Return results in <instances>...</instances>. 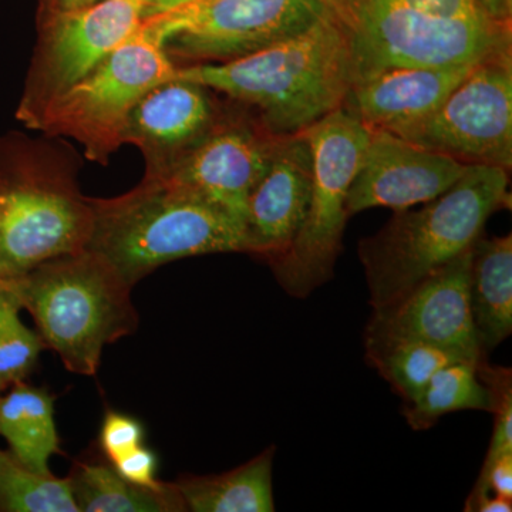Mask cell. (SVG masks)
<instances>
[{"label": "cell", "mask_w": 512, "mask_h": 512, "mask_svg": "<svg viewBox=\"0 0 512 512\" xmlns=\"http://www.w3.org/2000/svg\"><path fill=\"white\" fill-rule=\"evenodd\" d=\"M175 77L248 107L275 136L302 133L340 109L353 82L348 35L333 9L266 49L232 62L180 67Z\"/></svg>", "instance_id": "1"}, {"label": "cell", "mask_w": 512, "mask_h": 512, "mask_svg": "<svg viewBox=\"0 0 512 512\" xmlns=\"http://www.w3.org/2000/svg\"><path fill=\"white\" fill-rule=\"evenodd\" d=\"M87 248L134 286L161 265L208 254L245 252V227L200 195L163 178L143 181L120 197L92 198Z\"/></svg>", "instance_id": "2"}, {"label": "cell", "mask_w": 512, "mask_h": 512, "mask_svg": "<svg viewBox=\"0 0 512 512\" xmlns=\"http://www.w3.org/2000/svg\"><path fill=\"white\" fill-rule=\"evenodd\" d=\"M508 171L470 165L450 190L419 210L394 211L390 221L357 247L369 305L382 308L473 249L494 212L510 207Z\"/></svg>", "instance_id": "3"}, {"label": "cell", "mask_w": 512, "mask_h": 512, "mask_svg": "<svg viewBox=\"0 0 512 512\" xmlns=\"http://www.w3.org/2000/svg\"><path fill=\"white\" fill-rule=\"evenodd\" d=\"M10 282L46 348L77 375H96L104 348L136 332L140 323L133 286L89 248L49 259Z\"/></svg>", "instance_id": "4"}, {"label": "cell", "mask_w": 512, "mask_h": 512, "mask_svg": "<svg viewBox=\"0 0 512 512\" xmlns=\"http://www.w3.org/2000/svg\"><path fill=\"white\" fill-rule=\"evenodd\" d=\"M30 144L22 163L0 178V279L22 278L36 266L89 245L92 198L77 185V160L67 147Z\"/></svg>", "instance_id": "5"}, {"label": "cell", "mask_w": 512, "mask_h": 512, "mask_svg": "<svg viewBox=\"0 0 512 512\" xmlns=\"http://www.w3.org/2000/svg\"><path fill=\"white\" fill-rule=\"evenodd\" d=\"M335 10L348 35L353 83L396 67L476 64L511 50V23L454 20L400 0H342Z\"/></svg>", "instance_id": "6"}, {"label": "cell", "mask_w": 512, "mask_h": 512, "mask_svg": "<svg viewBox=\"0 0 512 512\" xmlns=\"http://www.w3.org/2000/svg\"><path fill=\"white\" fill-rule=\"evenodd\" d=\"M177 67L146 29L111 52L79 82L47 101L25 124L49 137H69L84 156L106 165L124 144L128 117L144 94L174 79Z\"/></svg>", "instance_id": "7"}, {"label": "cell", "mask_w": 512, "mask_h": 512, "mask_svg": "<svg viewBox=\"0 0 512 512\" xmlns=\"http://www.w3.org/2000/svg\"><path fill=\"white\" fill-rule=\"evenodd\" d=\"M302 134L312 150L311 201L291 248L269 264L282 289L298 299L308 298L335 275L349 218L346 200L370 128L340 107Z\"/></svg>", "instance_id": "8"}, {"label": "cell", "mask_w": 512, "mask_h": 512, "mask_svg": "<svg viewBox=\"0 0 512 512\" xmlns=\"http://www.w3.org/2000/svg\"><path fill=\"white\" fill-rule=\"evenodd\" d=\"M330 10L326 0H195L141 26L180 69L252 55L311 28Z\"/></svg>", "instance_id": "9"}, {"label": "cell", "mask_w": 512, "mask_h": 512, "mask_svg": "<svg viewBox=\"0 0 512 512\" xmlns=\"http://www.w3.org/2000/svg\"><path fill=\"white\" fill-rule=\"evenodd\" d=\"M394 134L464 164L510 171L511 50L478 62L429 117Z\"/></svg>", "instance_id": "10"}, {"label": "cell", "mask_w": 512, "mask_h": 512, "mask_svg": "<svg viewBox=\"0 0 512 512\" xmlns=\"http://www.w3.org/2000/svg\"><path fill=\"white\" fill-rule=\"evenodd\" d=\"M147 3L101 0L82 9H46L18 119L26 123L137 33Z\"/></svg>", "instance_id": "11"}, {"label": "cell", "mask_w": 512, "mask_h": 512, "mask_svg": "<svg viewBox=\"0 0 512 512\" xmlns=\"http://www.w3.org/2000/svg\"><path fill=\"white\" fill-rule=\"evenodd\" d=\"M279 137L254 111L232 101V107H222L210 133L156 178L200 195L245 227L249 195L265 173Z\"/></svg>", "instance_id": "12"}, {"label": "cell", "mask_w": 512, "mask_h": 512, "mask_svg": "<svg viewBox=\"0 0 512 512\" xmlns=\"http://www.w3.org/2000/svg\"><path fill=\"white\" fill-rule=\"evenodd\" d=\"M473 249L426 276L419 284L372 309L365 350L394 343L421 342L456 350L474 362L484 359L470 308Z\"/></svg>", "instance_id": "13"}, {"label": "cell", "mask_w": 512, "mask_h": 512, "mask_svg": "<svg viewBox=\"0 0 512 512\" xmlns=\"http://www.w3.org/2000/svg\"><path fill=\"white\" fill-rule=\"evenodd\" d=\"M468 167L390 131L370 128L346 200L349 217L370 208L402 211L434 200L450 190Z\"/></svg>", "instance_id": "14"}, {"label": "cell", "mask_w": 512, "mask_h": 512, "mask_svg": "<svg viewBox=\"0 0 512 512\" xmlns=\"http://www.w3.org/2000/svg\"><path fill=\"white\" fill-rule=\"evenodd\" d=\"M312 178V150L306 137L302 133L279 137L248 198V254L261 256L269 265L288 252L308 212Z\"/></svg>", "instance_id": "15"}, {"label": "cell", "mask_w": 512, "mask_h": 512, "mask_svg": "<svg viewBox=\"0 0 512 512\" xmlns=\"http://www.w3.org/2000/svg\"><path fill=\"white\" fill-rule=\"evenodd\" d=\"M222 107L208 87L174 77L144 94L134 106L124 144L140 148L146 175H163L210 133Z\"/></svg>", "instance_id": "16"}, {"label": "cell", "mask_w": 512, "mask_h": 512, "mask_svg": "<svg viewBox=\"0 0 512 512\" xmlns=\"http://www.w3.org/2000/svg\"><path fill=\"white\" fill-rule=\"evenodd\" d=\"M476 64L380 70L356 80L342 107L369 128L397 133L429 117Z\"/></svg>", "instance_id": "17"}, {"label": "cell", "mask_w": 512, "mask_h": 512, "mask_svg": "<svg viewBox=\"0 0 512 512\" xmlns=\"http://www.w3.org/2000/svg\"><path fill=\"white\" fill-rule=\"evenodd\" d=\"M468 291L478 343L484 353L491 352L512 333L511 234L477 239Z\"/></svg>", "instance_id": "18"}, {"label": "cell", "mask_w": 512, "mask_h": 512, "mask_svg": "<svg viewBox=\"0 0 512 512\" xmlns=\"http://www.w3.org/2000/svg\"><path fill=\"white\" fill-rule=\"evenodd\" d=\"M0 436L16 460L35 473L50 476V458L62 453L55 421V397L25 382L0 394Z\"/></svg>", "instance_id": "19"}, {"label": "cell", "mask_w": 512, "mask_h": 512, "mask_svg": "<svg viewBox=\"0 0 512 512\" xmlns=\"http://www.w3.org/2000/svg\"><path fill=\"white\" fill-rule=\"evenodd\" d=\"M275 447L262 451L228 473L218 476H184L175 483L187 511L272 512V466Z\"/></svg>", "instance_id": "20"}, {"label": "cell", "mask_w": 512, "mask_h": 512, "mask_svg": "<svg viewBox=\"0 0 512 512\" xmlns=\"http://www.w3.org/2000/svg\"><path fill=\"white\" fill-rule=\"evenodd\" d=\"M67 480L79 512L187 511L175 483L158 490L140 487L124 480L111 464L76 461Z\"/></svg>", "instance_id": "21"}, {"label": "cell", "mask_w": 512, "mask_h": 512, "mask_svg": "<svg viewBox=\"0 0 512 512\" xmlns=\"http://www.w3.org/2000/svg\"><path fill=\"white\" fill-rule=\"evenodd\" d=\"M477 363L460 360L439 370L416 397L404 402L407 424L416 431L429 430L448 413H491L490 393L477 375Z\"/></svg>", "instance_id": "22"}, {"label": "cell", "mask_w": 512, "mask_h": 512, "mask_svg": "<svg viewBox=\"0 0 512 512\" xmlns=\"http://www.w3.org/2000/svg\"><path fill=\"white\" fill-rule=\"evenodd\" d=\"M366 360L402 397L403 402L416 397L443 367L460 360L474 362L456 350L421 342L394 343L366 350Z\"/></svg>", "instance_id": "23"}, {"label": "cell", "mask_w": 512, "mask_h": 512, "mask_svg": "<svg viewBox=\"0 0 512 512\" xmlns=\"http://www.w3.org/2000/svg\"><path fill=\"white\" fill-rule=\"evenodd\" d=\"M0 511L79 512L69 480L35 473L0 450Z\"/></svg>", "instance_id": "24"}, {"label": "cell", "mask_w": 512, "mask_h": 512, "mask_svg": "<svg viewBox=\"0 0 512 512\" xmlns=\"http://www.w3.org/2000/svg\"><path fill=\"white\" fill-rule=\"evenodd\" d=\"M20 301L12 282L0 286V393L25 382L46 348L39 333L20 319Z\"/></svg>", "instance_id": "25"}, {"label": "cell", "mask_w": 512, "mask_h": 512, "mask_svg": "<svg viewBox=\"0 0 512 512\" xmlns=\"http://www.w3.org/2000/svg\"><path fill=\"white\" fill-rule=\"evenodd\" d=\"M143 423L130 414L107 412L99 434L101 451L107 460L114 461L134 448L144 446Z\"/></svg>", "instance_id": "26"}, {"label": "cell", "mask_w": 512, "mask_h": 512, "mask_svg": "<svg viewBox=\"0 0 512 512\" xmlns=\"http://www.w3.org/2000/svg\"><path fill=\"white\" fill-rule=\"evenodd\" d=\"M484 495L512 501V451L498 454L494 458H484L480 477L467 503Z\"/></svg>", "instance_id": "27"}, {"label": "cell", "mask_w": 512, "mask_h": 512, "mask_svg": "<svg viewBox=\"0 0 512 512\" xmlns=\"http://www.w3.org/2000/svg\"><path fill=\"white\" fill-rule=\"evenodd\" d=\"M110 464L128 483L153 488V490H158L164 485L157 480L158 458L150 448L144 446L134 448L124 456L111 461Z\"/></svg>", "instance_id": "28"}, {"label": "cell", "mask_w": 512, "mask_h": 512, "mask_svg": "<svg viewBox=\"0 0 512 512\" xmlns=\"http://www.w3.org/2000/svg\"><path fill=\"white\" fill-rule=\"evenodd\" d=\"M464 511L467 512H511L512 501L504 500V498L491 497V495H484V497L477 498V500L466 503Z\"/></svg>", "instance_id": "29"}, {"label": "cell", "mask_w": 512, "mask_h": 512, "mask_svg": "<svg viewBox=\"0 0 512 512\" xmlns=\"http://www.w3.org/2000/svg\"><path fill=\"white\" fill-rule=\"evenodd\" d=\"M480 3L491 18L511 23L512 0H480Z\"/></svg>", "instance_id": "30"}, {"label": "cell", "mask_w": 512, "mask_h": 512, "mask_svg": "<svg viewBox=\"0 0 512 512\" xmlns=\"http://www.w3.org/2000/svg\"><path fill=\"white\" fill-rule=\"evenodd\" d=\"M191 2H195V0H148L144 19L153 18V16L161 15V13L180 8V6Z\"/></svg>", "instance_id": "31"}, {"label": "cell", "mask_w": 512, "mask_h": 512, "mask_svg": "<svg viewBox=\"0 0 512 512\" xmlns=\"http://www.w3.org/2000/svg\"><path fill=\"white\" fill-rule=\"evenodd\" d=\"M326 2L329 3L330 8L335 9L342 3V0H326Z\"/></svg>", "instance_id": "32"}, {"label": "cell", "mask_w": 512, "mask_h": 512, "mask_svg": "<svg viewBox=\"0 0 512 512\" xmlns=\"http://www.w3.org/2000/svg\"><path fill=\"white\" fill-rule=\"evenodd\" d=\"M0 394H2V393H0Z\"/></svg>", "instance_id": "33"}]
</instances>
